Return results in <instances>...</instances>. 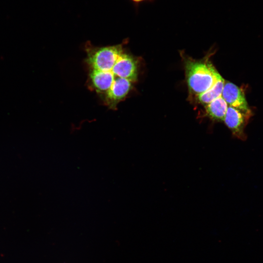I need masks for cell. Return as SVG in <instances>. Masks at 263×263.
<instances>
[{"label":"cell","instance_id":"obj_6","mask_svg":"<svg viewBox=\"0 0 263 263\" xmlns=\"http://www.w3.org/2000/svg\"><path fill=\"white\" fill-rule=\"evenodd\" d=\"M225 83V79L219 73L213 85L205 92L197 95L199 101L202 104L207 105L222 96Z\"/></svg>","mask_w":263,"mask_h":263},{"label":"cell","instance_id":"obj_2","mask_svg":"<svg viewBox=\"0 0 263 263\" xmlns=\"http://www.w3.org/2000/svg\"><path fill=\"white\" fill-rule=\"evenodd\" d=\"M185 68L188 87L191 93L197 95L213 85L219 74L207 59H186Z\"/></svg>","mask_w":263,"mask_h":263},{"label":"cell","instance_id":"obj_4","mask_svg":"<svg viewBox=\"0 0 263 263\" xmlns=\"http://www.w3.org/2000/svg\"><path fill=\"white\" fill-rule=\"evenodd\" d=\"M222 96L229 106L245 113H252L243 92L235 84L225 82Z\"/></svg>","mask_w":263,"mask_h":263},{"label":"cell","instance_id":"obj_5","mask_svg":"<svg viewBox=\"0 0 263 263\" xmlns=\"http://www.w3.org/2000/svg\"><path fill=\"white\" fill-rule=\"evenodd\" d=\"M207 115L212 120L224 121L228 105L222 96L206 105Z\"/></svg>","mask_w":263,"mask_h":263},{"label":"cell","instance_id":"obj_3","mask_svg":"<svg viewBox=\"0 0 263 263\" xmlns=\"http://www.w3.org/2000/svg\"><path fill=\"white\" fill-rule=\"evenodd\" d=\"M252 114L228 106L223 121L234 137L244 141L246 139L244 129Z\"/></svg>","mask_w":263,"mask_h":263},{"label":"cell","instance_id":"obj_1","mask_svg":"<svg viewBox=\"0 0 263 263\" xmlns=\"http://www.w3.org/2000/svg\"><path fill=\"white\" fill-rule=\"evenodd\" d=\"M87 45L86 63L89 87L106 106L116 109L137 79L138 60L123 44L100 47Z\"/></svg>","mask_w":263,"mask_h":263},{"label":"cell","instance_id":"obj_7","mask_svg":"<svg viewBox=\"0 0 263 263\" xmlns=\"http://www.w3.org/2000/svg\"><path fill=\"white\" fill-rule=\"evenodd\" d=\"M155 0H129L131 2L136 11L138 10V7L141 4L144 3L152 2Z\"/></svg>","mask_w":263,"mask_h":263}]
</instances>
